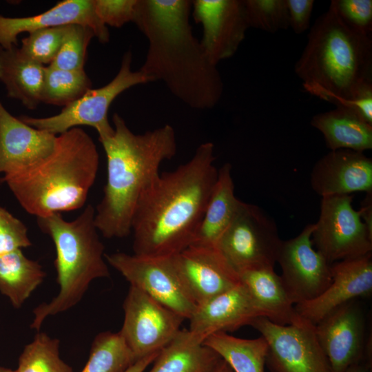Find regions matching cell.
I'll use <instances>...</instances> for the list:
<instances>
[{
	"label": "cell",
	"mask_w": 372,
	"mask_h": 372,
	"mask_svg": "<svg viewBox=\"0 0 372 372\" xmlns=\"http://www.w3.org/2000/svg\"><path fill=\"white\" fill-rule=\"evenodd\" d=\"M215 160L214 144L203 143L145 191L132 221L134 254L172 256L192 244L218 177Z\"/></svg>",
	"instance_id": "7a4b0ae2"
},
{
	"label": "cell",
	"mask_w": 372,
	"mask_h": 372,
	"mask_svg": "<svg viewBox=\"0 0 372 372\" xmlns=\"http://www.w3.org/2000/svg\"><path fill=\"white\" fill-rule=\"evenodd\" d=\"M249 325L267 343L265 364L271 372H331L315 326L307 320L298 324L281 325L259 316Z\"/></svg>",
	"instance_id": "8fae6325"
},
{
	"label": "cell",
	"mask_w": 372,
	"mask_h": 372,
	"mask_svg": "<svg viewBox=\"0 0 372 372\" xmlns=\"http://www.w3.org/2000/svg\"><path fill=\"white\" fill-rule=\"evenodd\" d=\"M94 216L95 208L90 204L72 221L63 219L61 213L37 218L39 229L55 246L54 266L60 289L50 302L34 308L31 329L39 331L45 318L75 306L94 280L110 277Z\"/></svg>",
	"instance_id": "8992f818"
},
{
	"label": "cell",
	"mask_w": 372,
	"mask_h": 372,
	"mask_svg": "<svg viewBox=\"0 0 372 372\" xmlns=\"http://www.w3.org/2000/svg\"><path fill=\"white\" fill-rule=\"evenodd\" d=\"M345 372H371V362L363 361L349 368Z\"/></svg>",
	"instance_id": "60d3db41"
},
{
	"label": "cell",
	"mask_w": 372,
	"mask_h": 372,
	"mask_svg": "<svg viewBox=\"0 0 372 372\" xmlns=\"http://www.w3.org/2000/svg\"><path fill=\"white\" fill-rule=\"evenodd\" d=\"M332 280L318 297L294 305L302 318L315 325L339 307L372 292L371 254L331 264Z\"/></svg>",
	"instance_id": "e0dca14e"
},
{
	"label": "cell",
	"mask_w": 372,
	"mask_h": 372,
	"mask_svg": "<svg viewBox=\"0 0 372 372\" xmlns=\"http://www.w3.org/2000/svg\"><path fill=\"white\" fill-rule=\"evenodd\" d=\"M262 313L241 282L234 287L196 305L189 321V331L203 342L218 332H233Z\"/></svg>",
	"instance_id": "ffe728a7"
},
{
	"label": "cell",
	"mask_w": 372,
	"mask_h": 372,
	"mask_svg": "<svg viewBox=\"0 0 372 372\" xmlns=\"http://www.w3.org/2000/svg\"><path fill=\"white\" fill-rule=\"evenodd\" d=\"M352 195L322 198L313 245L330 263L371 254L372 234L353 205Z\"/></svg>",
	"instance_id": "9c48e42d"
},
{
	"label": "cell",
	"mask_w": 372,
	"mask_h": 372,
	"mask_svg": "<svg viewBox=\"0 0 372 372\" xmlns=\"http://www.w3.org/2000/svg\"><path fill=\"white\" fill-rule=\"evenodd\" d=\"M135 362L119 332L104 331L94 338L81 372H125Z\"/></svg>",
	"instance_id": "f546056e"
},
{
	"label": "cell",
	"mask_w": 372,
	"mask_h": 372,
	"mask_svg": "<svg viewBox=\"0 0 372 372\" xmlns=\"http://www.w3.org/2000/svg\"><path fill=\"white\" fill-rule=\"evenodd\" d=\"M203 343L214 349L234 372H265L268 345L262 336L244 339L218 332Z\"/></svg>",
	"instance_id": "83f0119b"
},
{
	"label": "cell",
	"mask_w": 372,
	"mask_h": 372,
	"mask_svg": "<svg viewBox=\"0 0 372 372\" xmlns=\"http://www.w3.org/2000/svg\"><path fill=\"white\" fill-rule=\"evenodd\" d=\"M358 211L362 220L372 234V192L366 193L365 198L362 201L361 208Z\"/></svg>",
	"instance_id": "f35d334b"
},
{
	"label": "cell",
	"mask_w": 372,
	"mask_h": 372,
	"mask_svg": "<svg viewBox=\"0 0 372 372\" xmlns=\"http://www.w3.org/2000/svg\"><path fill=\"white\" fill-rule=\"evenodd\" d=\"M46 276L42 266L21 249L0 255V293L19 309Z\"/></svg>",
	"instance_id": "4316f807"
},
{
	"label": "cell",
	"mask_w": 372,
	"mask_h": 372,
	"mask_svg": "<svg viewBox=\"0 0 372 372\" xmlns=\"http://www.w3.org/2000/svg\"><path fill=\"white\" fill-rule=\"evenodd\" d=\"M45 66L25 54L14 45L0 49V81L5 85L8 96L34 110L41 103Z\"/></svg>",
	"instance_id": "d4e9b609"
},
{
	"label": "cell",
	"mask_w": 372,
	"mask_h": 372,
	"mask_svg": "<svg viewBox=\"0 0 372 372\" xmlns=\"http://www.w3.org/2000/svg\"><path fill=\"white\" fill-rule=\"evenodd\" d=\"M99 154L83 130L72 128L56 136L52 152L37 163L3 175L22 208L37 218L84 206L99 169Z\"/></svg>",
	"instance_id": "5b68a950"
},
{
	"label": "cell",
	"mask_w": 372,
	"mask_h": 372,
	"mask_svg": "<svg viewBox=\"0 0 372 372\" xmlns=\"http://www.w3.org/2000/svg\"><path fill=\"white\" fill-rule=\"evenodd\" d=\"M0 372H16V371L15 370H12L10 368H6V367L0 366Z\"/></svg>",
	"instance_id": "7bdbcfd3"
},
{
	"label": "cell",
	"mask_w": 372,
	"mask_h": 372,
	"mask_svg": "<svg viewBox=\"0 0 372 372\" xmlns=\"http://www.w3.org/2000/svg\"><path fill=\"white\" fill-rule=\"evenodd\" d=\"M94 37L89 27L68 25L61 46L50 65L62 70H83L87 46Z\"/></svg>",
	"instance_id": "1f68e13d"
},
{
	"label": "cell",
	"mask_w": 372,
	"mask_h": 372,
	"mask_svg": "<svg viewBox=\"0 0 372 372\" xmlns=\"http://www.w3.org/2000/svg\"><path fill=\"white\" fill-rule=\"evenodd\" d=\"M132 52H126L118 73L110 82L101 87L90 89L59 114L45 118L22 116L19 118L31 127L54 135L87 125L97 131L99 140L111 136L114 127L109 123L107 114L113 101L132 87L152 82L140 70L132 71Z\"/></svg>",
	"instance_id": "52a82bcc"
},
{
	"label": "cell",
	"mask_w": 372,
	"mask_h": 372,
	"mask_svg": "<svg viewBox=\"0 0 372 372\" xmlns=\"http://www.w3.org/2000/svg\"><path fill=\"white\" fill-rule=\"evenodd\" d=\"M173 256H149L116 252L106 262L130 284L188 320L196 304L185 289Z\"/></svg>",
	"instance_id": "7c38bea8"
},
{
	"label": "cell",
	"mask_w": 372,
	"mask_h": 372,
	"mask_svg": "<svg viewBox=\"0 0 372 372\" xmlns=\"http://www.w3.org/2000/svg\"><path fill=\"white\" fill-rule=\"evenodd\" d=\"M192 7L190 0H138L133 22L148 41L139 70L188 107L209 110L220 100L223 82L193 33Z\"/></svg>",
	"instance_id": "6da1fadb"
},
{
	"label": "cell",
	"mask_w": 372,
	"mask_h": 372,
	"mask_svg": "<svg viewBox=\"0 0 372 372\" xmlns=\"http://www.w3.org/2000/svg\"><path fill=\"white\" fill-rule=\"evenodd\" d=\"M238 275L263 317L281 325L298 324L306 320L296 312L273 267L249 269Z\"/></svg>",
	"instance_id": "7402d4cb"
},
{
	"label": "cell",
	"mask_w": 372,
	"mask_h": 372,
	"mask_svg": "<svg viewBox=\"0 0 372 372\" xmlns=\"http://www.w3.org/2000/svg\"><path fill=\"white\" fill-rule=\"evenodd\" d=\"M67 25L37 30L21 40L20 49L28 57L42 65H50L63 43Z\"/></svg>",
	"instance_id": "836d02e7"
},
{
	"label": "cell",
	"mask_w": 372,
	"mask_h": 372,
	"mask_svg": "<svg viewBox=\"0 0 372 372\" xmlns=\"http://www.w3.org/2000/svg\"><path fill=\"white\" fill-rule=\"evenodd\" d=\"M92 89L85 70H67L45 67L41 103L67 106Z\"/></svg>",
	"instance_id": "f1b7e54d"
},
{
	"label": "cell",
	"mask_w": 372,
	"mask_h": 372,
	"mask_svg": "<svg viewBox=\"0 0 372 372\" xmlns=\"http://www.w3.org/2000/svg\"><path fill=\"white\" fill-rule=\"evenodd\" d=\"M281 242L274 220L259 207L242 201L216 248L238 273L273 267Z\"/></svg>",
	"instance_id": "ba28073f"
},
{
	"label": "cell",
	"mask_w": 372,
	"mask_h": 372,
	"mask_svg": "<svg viewBox=\"0 0 372 372\" xmlns=\"http://www.w3.org/2000/svg\"><path fill=\"white\" fill-rule=\"evenodd\" d=\"M56 136L12 116L0 101V174L25 169L47 157Z\"/></svg>",
	"instance_id": "44dd1931"
},
{
	"label": "cell",
	"mask_w": 372,
	"mask_h": 372,
	"mask_svg": "<svg viewBox=\"0 0 372 372\" xmlns=\"http://www.w3.org/2000/svg\"><path fill=\"white\" fill-rule=\"evenodd\" d=\"M249 28L269 33L289 28L286 0H244Z\"/></svg>",
	"instance_id": "d6a6232c"
},
{
	"label": "cell",
	"mask_w": 372,
	"mask_h": 372,
	"mask_svg": "<svg viewBox=\"0 0 372 372\" xmlns=\"http://www.w3.org/2000/svg\"><path fill=\"white\" fill-rule=\"evenodd\" d=\"M80 24L89 27L103 43L110 40L107 27L97 17L93 0H64L48 10L25 17H7L0 14V49L17 45V37L37 30Z\"/></svg>",
	"instance_id": "ac0fdd59"
},
{
	"label": "cell",
	"mask_w": 372,
	"mask_h": 372,
	"mask_svg": "<svg viewBox=\"0 0 372 372\" xmlns=\"http://www.w3.org/2000/svg\"><path fill=\"white\" fill-rule=\"evenodd\" d=\"M314 223L307 225L296 237L282 240L276 262L286 291L296 304L320 295L332 280L331 264L313 247Z\"/></svg>",
	"instance_id": "4fadbf2b"
},
{
	"label": "cell",
	"mask_w": 372,
	"mask_h": 372,
	"mask_svg": "<svg viewBox=\"0 0 372 372\" xmlns=\"http://www.w3.org/2000/svg\"><path fill=\"white\" fill-rule=\"evenodd\" d=\"M112 121L114 133L99 140L107 158V181L94 222L103 237L121 238L132 232L137 203L159 176L162 163L176 154L177 141L168 124L134 134L117 113Z\"/></svg>",
	"instance_id": "277c9868"
},
{
	"label": "cell",
	"mask_w": 372,
	"mask_h": 372,
	"mask_svg": "<svg viewBox=\"0 0 372 372\" xmlns=\"http://www.w3.org/2000/svg\"><path fill=\"white\" fill-rule=\"evenodd\" d=\"M123 308V323L118 332L136 361L159 352L180 331L185 320L132 286L130 287Z\"/></svg>",
	"instance_id": "30bf717a"
},
{
	"label": "cell",
	"mask_w": 372,
	"mask_h": 372,
	"mask_svg": "<svg viewBox=\"0 0 372 372\" xmlns=\"http://www.w3.org/2000/svg\"><path fill=\"white\" fill-rule=\"evenodd\" d=\"M311 186L320 196L372 192V159L364 152L332 150L320 158L311 174Z\"/></svg>",
	"instance_id": "d6986e66"
},
{
	"label": "cell",
	"mask_w": 372,
	"mask_h": 372,
	"mask_svg": "<svg viewBox=\"0 0 372 372\" xmlns=\"http://www.w3.org/2000/svg\"><path fill=\"white\" fill-rule=\"evenodd\" d=\"M94 12L105 26L121 28L134 21L138 0H93Z\"/></svg>",
	"instance_id": "8d00e7d4"
},
{
	"label": "cell",
	"mask_w": 372,
	"mask_h": 372,
	"mask_svg": "<svg viewBox=\"0 0 372 372\" xmlns=\"http://www.w3.org/2000/svg\"><path fill=\"white\" fill-rule=\"evenodd\" d=\"M172 257L180 279L196 305L240 282L238 272L216 247L190 245Z\"/></svg>",
	"instance_id": "2e32d148"
},
{
	"label": "cell",
	"mask_w": 372,
	"mask_h": 372,
	"mask_svg": "<svg viewBox=\"0 0 372 372\" xmlns=\"http://www.w3.org/2000/svg\"><path fill=\"white\" fill-rule=\"evenodd\" d=\"M319 344L331 372H345L354 364L369 361L364 344V318L355 300L335 309L315 325Z\"/></svg>",
	"instance_id": "9a60e30c"
},
{
	"label": "cell",
	"mask_w": 372,
	"mask_h": 372,
	"mask_svg": "<svg viewBox=\"0 0 372 372\" xmlns=\"http://www.w3.org/2000/svg\"><path fill=\"white\" fill-rule=\"evenodd\" d=\"M222 360L188 329H180L159 351L149 372H216Z\"/></svg>",
	"instance_id": "484cf974"
},
{
	"label": "cell",
	"mask_w": 372,
	"mask_h": 372,
	"mask_svg": "<svg viewBox=\"0 0 372 372\" xmlns=\"http://www.w3.org/2000/svg\"><path fill=\"white\" fill-rule=\"evenodd\" d=\"M294 71L308 93L372 119V39L347 27L329 6L315 21Z\"/></svg>",
	"instance_id": "3957f363"
},
{
	"label": "cell",
	"mask_w": 372,
	"mask_h": 372,
	"mask_svg": "<svg viewBox=\"0 0 372 372\" xmlns=\"http://www.w3.org/2000/svg\"><path fill=\"white\" fill-rule=\"evenodd\" d=\"M159 352L145 356L136 361L125 372H143L154 362Z\"/></svg>",
	"instance_id": "ab89813d"
},
{
	"label": "cell",
	"mask_w": 372,
	"mask_h": 372,
	"mask_svg": "<svg viewBox=\"0 0 372 372\" xmlns=\"http://www.w3.org/2000/svg\"><path fill=\"white\" fill-rule=\"evenodd\" d=\"M329 6L347 27L371 37V0H332Z\"/></svg>",
	"instance_id": "e575fe53"
},
{
	"label": "cell",
	"mask_w": 372,
	"mask_h": 372,
	"mask_svg": "<svg viewBox=\"0 0 372 372\" xmlns=\"http://www.w3.org/2000/svg\"><path fill=\"white\" fill-rule=\"evenodd\" d=\"M60 341L38 331L19 358L16 372H74L60 357Z\"/></svg>",
	"instance_id": "4dcf8cb0"
},
{
	"label": "cell",
	"mask_w": 372,
	"mask_h": 372,
	"mask_svg": "<svg viewBox=\"0 0 372 372\" xmlns=\"http://www.w3.org/2000/svg\"><path fill=\"white\" fill-rule=\"evenodd\" d=\"M311 125L322 133L330 151L364 152L372 148V125L350 107L337 106L318 113L311 118Z\"/></svg>",
	"instance_id": "cb8c5ba5"
},
{
	"label": "cell",
	"mask_w": 372,
	"mask_h": 372,
	"mask_svg": "<svg viewBox=\"0 0 372 372\" xmlns=\"http://www.w3.org/2000/svg\"><path fill=\"white\" fill-rule=\"evenodd\" d=\"M216 372H234L230 366L223 359Z\"/></svg>",
	"instance_id": "b9f144b4"
},
{
	"label": "cell",
	"mask_w": 372,
	"mask_h": 372,
	"mask_svg": "<svg viewBox=\"0 0 372 372\" xmlns=\"http://www.w3.org/2000/svg\"><path fill=\"white\" fill-rule=\"evenodd\" d=\"M289 28L296 34H302L310 28L313 0H286Z\"/></svg>",
	"instance_id": "74e56055"
},
{
	"label": "cell",
	"mask_w": 372,
	"mask_h": 372,
	"mask_svg": "<svg viewBox=\"0 0 372 372\" xmlns=\"http://www.w3.org/2000/svg\"><path fill=\"white\" fill-rule=\"evenodd\" d=\"M31 245L25 225L0 205V255Z\"/></svg>",
	"instance_id": "d590c367"
},
{
	"label": "cell",
	"mask_w": 372,
	"mask_h": 372,
	"mask_svg": "<svg viewBox=\"0 0 372 372\" xmlns=\"http://www.w3.org/2000/svg\"><path fill=\"white\" fill-rule=\"evenodd\" d=\"M192 15L202 25L200 41L214 65L231 58L245 38L249 28L244 0H194Z\"/></svg>",
	"instance_id": "5bb4252c"
},
{
	"label": "cell",
	"mask_w": 372,
	"mask_h": 372,
	"mask_svg": "<svg viewBox=\"0 0 372 372\" xmlns=\"http://www.w3.org/2000/svg\"><path fill=\"white\" fill-rule=\"evenodd\" d=\"M242 201L234 194L231 165L224 164L209 196L201 222L191 245L216 247L235 217Z\"/></svg>",
	"instance_id": "603a6c76"
}]
</instances>
